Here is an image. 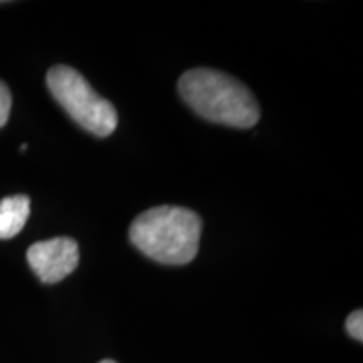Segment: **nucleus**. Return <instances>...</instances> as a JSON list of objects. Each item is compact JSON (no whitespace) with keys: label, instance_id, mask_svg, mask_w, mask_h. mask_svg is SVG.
Here are the masks:
<instances>
[{"label":"nucleus","instance_id":"6e6552de","mask_svg":"<svg viewBox=\"0 0 363 363\" xmlns=\"http://www.w3.org/2000/svg\"><path fill=\"white\" fill-rule=\"evenodd\" d=\"M99 363H116V362H113V360H103V362H99Z\"/></svg>","mask_w":363,"mask_h":363},{"label":"nucleus","instance_id":"20e7f679","mask_svg":"<svg viewBox=\"0 0 363 363\" xmlns=\"http://www.w3.org/2000/svg\"><path fill=\"white\" fill-rule=\"evenodd\" d=\"M27 262L43 283H59L78 267V242L71 238L40 240L27 249Z\"/></svg>","mask_w":363,"mask_h":363},{"label":"nucleus","instance_id":"f257e3e1","mask_svg":"<svg viewBox=\"0 0 363 363\" xmlns=\"http://www.w3.org/2000/svg\"><path fill=\"white\" fill-rule=\"evenodd\" d=\"M179 93L197 115L214 123L252 128L259 121V104L254 94L225 72L190 69L179 79Z\"/></svg>","mask_w":363,"mask_h":363},{"label":"nucleus","instance_id":"0eeeda50","mask_svg":"<svg viewBox=\"0 0 363 363\" xmlns=\"http://www.w3.org/2000/svg\"><path fill=\"white\" fill-rule=\"evenodd\" d=\"M347 331L352 338L362 342L363 340V311L357 310L347 318Z\"/></svg>","mask_w":363,"mask_h":363},{"label":"nucleus","instance_id":"7ed1b4c3","mask_svg":"<svg viewBox=\"0 0 363 363\" xmlns=\"http://www.w3.org/2000/svg\"><path fill=\"white\" fill-rule=\"evenodd\" d=\"M54 99L89 133L106 138L118 126L116 108L91 88L84 76L69 66H54L45 76Z\"/></svg>","mask_w":363,"mask_h":363},{"label":"nucleus","instance_id":"423d86ee","mask_svg":"<svg viewBox=\"0 0 363 363\" xmlns=\"http://www.w3.org/2000/svg\"><path fill=\"white\" fill-rule=\"evenodd\" d=\"M12 108V94L6 84L0 81V128L9 121Z\"/></svg>","mask_w":363,"mask_h":363},{"label":"nucleus","instance_id":"f03ea898","mask_svg":"<svg viewBox=\"0 0 363 363\" xmlns=\"http://www.w3.org/2000/svg\"><path fill=\"white\" fill-rule=\"evenodd\" d=\"M202 219L185 207L158 206L145 211L130 227V240L150 259L182 266L195 259Z\"/></svg>","mask_w":363,"mask_h":363},{"label":"nucleus","instance_id":"39448f33","mask_svg":"<svg viewBox=\"0 0 363 363\" xmlns=\"http://www.w3.org/2000/svg\"><path fill=\"white\" fill-rule=\"evenodd\" d=\"M30 214L27 195H11L0 201V239H12L24 229Z\"/></svg>","mask_w":363,"mask_h":363}]
</instances>
